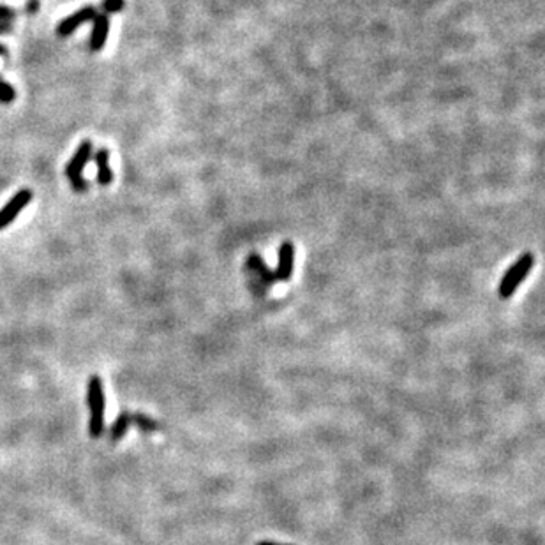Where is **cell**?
<instances>
[{"label":"cell","mask_w":545,"mask_h":545,"mask_svg":"<svg viewBox=\"0 0 545 545\" xmlns=\"http://www.w3.org/2000/svg\"><path fill=\"white\" fill-rule=\"evenodd\" d=\"M87 404L88 413H90V420H88V430H90L92 438H101L105 433V388H102V381L99 376H90L87 387Z\"/></svg>","instance_id":"1"},{"label":"cell","mask_w":545,"mask_h":545,"mask_svg":"<svg viewBox=\"0 0 545 545\" xmlns=\"http://www.w3.org/2000/svg\"><path fill=\"white\" fill-rule=\"evenodd\" d=\"M533 265H535V256H533L532 252H525L517 262L512 263L510 269L501 277L500 286H498V297H500L501 300H508V298L517 291V288L521 286L522 281L526 279V276L532 272Z\"/></svg>","instance_id":"2"},{"label":"cell","mask_w":545,"mask_h":545,"mask_svg":"<svg viewBox=\"0 0 545 545\" xmlns=\"http://www.w3.org/2000/svg\"><path fill=\"white\" fill-rule=\"evenodd\" d=\"M92 151H94L92 141L85 140L83 143H80V147L76 148V154L73 156V159H71L66 166L67 179L73 184V189L76 192H85L88 187L87 180L83 179V170L85 166H87L88 159H90Z\"/></svg>","instance_id":"3"},{"label":"cell","mask_w":545,"mask_h":545,"mask_svg":"<svg viewBox=\"0 0 545 545\" xmlns=\"http://www.w3.org/2000/svg\"><path fill=\"white\" fill-rule=\"evenodd\" d=\"M30 199H32V191H28V189H21V191H18L16 194H14L13 198L4 205V209L0 210V230L9 226V224L20 216L21 210L30 203Z\"/></svg>","instance_id":"4"},{"label":"cell","mask_w":545,"mask_h":545,"mask_svg":"<svg viewBox=\"0 0 545 545\" xmlns=\"http://www.w3.org/2000/svg\"><path fill=\"white\" fill-rule=\"evenodd\" d=\"M295 270V245L291 242H283L277 252V266L274 270L276 281H290Z\"/></svg>","instance_id":"5"},{"label":"cell","mask_w":545,"mask_h":545,"mask_svg":"<svg viewBox=\"0 0 545 545\" xmlns=\"http://www.w3.org/2000/svg\"><path fill=\"white\" fill-rule=\"evenodd\" d=\"M98 16V9L95 7H83V9L76 11L74 14H71V16H67L66 20H62L59 23V27H57V34L62 35V37H66V35L73 34L74 30H76L78 27H80L81 23H85V21L88 20H94V18Z\"/></svg>","instance_id":"6"},{"label":"cell","mask_w":545,"mask_h":545,"mask_svg":"<svg viewBox=\"0 0 545 545\" xmlns=\"http://www.w3.org/2000/svg\"><path fill=\"white\" fill-rule=\"evenodd\" d=\"M94 28H92V41H90V48L94 52H99L105 46L106 37H108L110 32V18L108 14L105 13H98V16L94 18Z\"/></svg>","instance_id":"7"},{"label":"cell","mask_w":545,"mask_h":545,"mask_svg":"<svg viewBox=\"0 0 545 545\" xmlns=\"http://www.w3.org/2000/svg\"><path fill=\"white\" fill-rule=\"evenodd\" d=\"M98 165V182L101 185H110L113 182V172L110 168V152L106 148H99L94 156Z\"/></svg>","instance_id":"8"},{"label":"cell","mask_w":545,"mask_h":545,"mask_svg":"<svg viewBox=\"0 0 545 545\" xmlns=\"http://www.w3.org/2000/svg\"><path fill=\"white\" fill-rule=\"evenodd\" d=\"M131 426V413L129 411H122L117 420L113 422L112 429H110V440L112 441H119L120 438H124V434L127 433Z\"/></svg>","instance_id":"9"},{"label":"cell","mask_w":545,"mask_h":545,"mask_svg":"<svg viewBox=\"0 0 545 545\" xmlns=\"http://www.w3.org/2000/svg\"><path fill=\"white\" fill-rule=\"evenodd\" d=\"M247 265L259 274V277H262V283L263 281H265V284L276 283V276H274V272H270V270L266 269L265 262H263V259L259 258L258 254H252L251 258L247 259Z\"/></svg>","instance_id":"10"},{"label":"cell","mask_w":545,"mask_h":545,"mask_svg":"<svg viewBox=\"0 0 545 545\" xmlns=\"http://www.w3.org/2000/svg\"><path fill=\"white\" fill-rule=\"evenodd\" d=\"M131 423H134V426L140 430H143V433H154V430L161 429L159 422H156L151 416L143 415V413H134V415H131Z\"/></svg>","instance_id":"11"},{"label":"cell","mask_w":545,"mask_h":545,"mask_svg":"<svg viewBox=\"0 0 545 545\" xmlns=\"http://www.w3.org/2000/svg\"><path fill=\"white\" fill-rule=\"evenodd\" d=\"M0 55H6V48H4V46H0ZM14 98H16V92H14V88L11 87L9 83H6V81L0 80V102H6V105H9V102L14 101Z\"/></svg>","instance_id":"12"},{"label":"cell","mask_w":545,"mask_h":545,"mask_svg":"<svg viewBox=\"0 0 545 545\" xmlns=\"http://www.w3.org/2000/svg\"><path fill=\"white\" fill-rule=\"evenodd\" d=\"M124 6H126V0H105L101 4V9L105 11V14H113L122 11Z\"/></svg>","instance_id":"13"},{"label":"cell","mask_w":545,"mask_h":545,"mask_svg":"<svg viewBox=\"0 0 545 545\" xmlns=\"http://www.w3.org/2000/svg\"><path fill=\"white\" fill-rule=\"evenodd\" d=\"M14 14L13 9H9V7H2L0 6V18H11Z\"/></svg>","instance_id":"14"},{"label":"cell","mask_w":545,"mask_h":545,"mask_svg":"<svg viewBox=\"0 0 545 545\" xmlns=\"http://www.w3.org/2000/svg\"><path fill=\"white\" fill-rule=\"evenodd\" d=\"M256 545H286V544H276V542H259Z\"/></svg>","instance_id":"15"}]
</instances>
